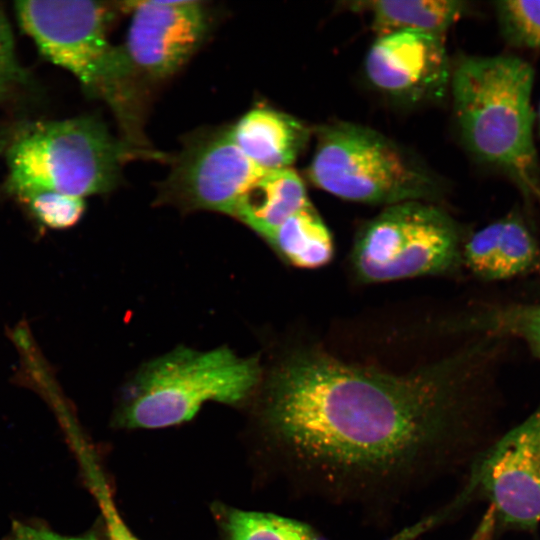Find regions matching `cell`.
Listing matches in <instances>:
<instances>
[{"instance_id": "ffe728a7", "label": "cell", "mask_w": 540, "mask_h": 540, "mask_svg": "<svg viewBox=\"0 0 540 540\" xmlns=\"http://www.w3.org/2000/svg\"><path fill=\"white\" fill-rule=\"evenodd\" d=\"M41 224L68 228L76 224L85 210L83 198L51 190H29L15 195Z\"/></svg>"}, {"instance_id": "277c9868", "label": "cell", "mask_w": 540, "mask_h": 540, "mask_svg": "<svg viewBox=\"0 0 540 540\" xmlns=\"http://www.w3.org/2000/svg\"><path fill=\"white\" fill-rule=\"evenodd\" d=\"M257 357L227 347L179 346L145 362L123 387L115 422L126 429H158L191 420L207 402L239 405L262 381Z\"/></svg>"}, {"instance_id": "44dd1931", "label": "cell", "mask_w": 540, "mask_h": 540, "mask_svg": "<svg viewBox=\"0 0 540 540\" xmlns=\"http://www.w3.org/2000/svg\"><path fill=\"white\" fill-rule=\"evenodd\" d=\"M24 80V72L16 60L9 22L0 8V83L10 85Z\"/></svg>"}, {"instance_id": "9a60e30c", "label": "cell", "mask_w": 540, "mask_h": 540, "mask_svg": "<svg viewBox=\"0 0 540 540\" xmlns=\"http://www.w3.org/2000/svg\"><path fill=\"white\" fill-rule=\"evenodd\" d=\"M264 240L286 262L299 268L322 267L334 254L332 236L310 201Z\"/></svg>"}, {"instance_id": "5b68a950", "label": "cell", "mask_w": 540, "mask_h": 540, "mask_svg": "<svg viewBox=\"0 0 540 540\" xmlns=\"http://www.w3.org/2000/svg\"><path fill=\"white\" fill-rule=\"evenodd\" d=\"M8 192L51 190L84 198L113 190L124 162L143 158L94 116L25 124L6 149Z\"/></svg>"}, {"instance_id": "7c38bea8", "label": "cell", "mask_w": 540, "mask_h": 540, "mask_svg": "<svg viewBox=\"0 0 540 540\" xmlns=\"http://www.w3.org/2000/svg\"><path fill=\"white\" fill-rule=\"evenodd\" d=\"M229 132L244 155L263 170L290 168L309 137L299 120L265 105L250 109Z\"/></svg>"}, {"instance_id": "30bf717a", "label": "cell", "mask_w": 540, "mask_h": 540, "mask_svg": "<svg viewBox=\"0 0 540 540\" xmlns=\"http://www.w3.org/2000/svg\"><path fill=\"white\" fill-rule=\"evenodd\" d=\"M480 486L501 520L532 528L540 521V407L482 458L471 487Z\"/></svg>"}, {"instance_id": "603a6c76", "label": "cell", "mask_w": 540, "mask_h": 540, "mask_svg": "<svg viewBox=\"0 0 540 540\" xmlns=\"http://www.w3.org/2000/svg\"><path fill=\"white\" fill-rule=\"evenodd\" d=\"M11 136L6 133H0V153L7 149Z\"/></svg>"}, {"instance_id": "7a4b0ae2", "label": "cell", "mask_w": 540, "mask_h": 540, "mask_svg": "<svg viewBox=\"0 0 540 540\" xmlns=\"http://www.w3.org/2000/svg\"><path fill=\"white\" fill-rule=\"evenodd\" d=\"M533 84V68L518 56H465L452 69L450 88L468 150L540 206Z\"/></svg>"}, {"instance_id": "4fadbf2b", "label": "cell", "mask_w": 540, "mask_h": 540, "mask_svg": "<svg viewBox=\"0 0 540 540\" xmlns=\"http://www.w3.org/2000/svg\"><path fill=\"white\" fill-rule=\"evenodd\" d=\"M308 202L305 185L294 170H262L241 194L233 217L264 239Z\"/></svg>"}, {"instance_id": "d4e9b609", "label": "cell", "mask_w": 540, "mask_h": 540, "mask_svg": "<svg viewBox=\"0 0 540 540\" xmlns=\"http://www.w3.org/2000/svg\"><path fill=\"white\" fill-rule=\"evenodd\" d=\"M538 124H539V130H540V105L538 110Z\"/></svg>"}, {"instance_id": "8fae6325", "label": "cell", "mask_w": 540, "mask_h": 540, "mask_svg": "<svg viewBox=\"0 0 540 540\" xmlns=\"http://www.w3.org/2000/svg\"><path fill=\"white\" fill-rule=\"evenodd\" d=\"M365 73L384 94L421 103L445 95L452 69L443 36L400 32L377 37L365 59Z\"/></svg>"}, {"instance_id": "ac0fdd59", "label": "cell", "mask_w": 540, "mask_h": 540, "mask_svg": "<svg viewBox=\"0 0 540 540\" xmlns=\"http://www.w3.org/2000/svg\"><path fill=\"white\" fill-rule=\"evenodd\" d=\"M456 327L517 337L540 358V303L489 308L461 319Z\"/></svg>"}, {"instance_id": "d6986e66", "label": "cell", "mask_w": 540, "mask_h": 540, "mask_svg": "<svg viewBox=\"0 0 540 540\" xmlns=\"http://www.w3.org/2000/svg\"><path fill=\"white\" fill-rule=\"evenodd\" d=\"M504 38L513 46L540 49V0H508L495 3Z\"/></svg>"}, {"instance_id": "7402d4cb", "label": "cell", "mask_w": 540, "mask_h": 540, "mask_svg": "<svg viewBox=\"0 0 540 540\" xmlns=\"http://www.w3.org/2000/svg\"><path fill=\"white\" fill-rule=\"evenodd\" d=\"M8 540H99L95 535L67 537L42 527L15 523Z\"/></svg>"}, {"instance_id": "6da1fadb", "label": "cell", "mask_w": 540, "mask_h": 540, "mask_svg": "<svg viewBox=\"0 0 540 540\" xmlns=\"http://www.w3.org/2000/svg\"><path fill=\"white\" fill-rule=\"evenodd\" d=\"M482 346L404 374L295 351L257 391L264 436L324 490L369 495L398 488L448 464L457 450Z\"/></svg>"}, {"instance_id": "ba28073f", "label": "cell", "mask_w": 540, "mask_h": 540, "mask_svg": "<svg viewBox=\"0 0 540 540\" xmlns=\"http://www.w3.org/2000/svg\"><path fill=\"white\" fill-rule=\"evenodd\" d=\"M262 170L237 147L229 127L199 131L173 160L157 201L184 211L208 210L233 217L241 194Z\"/></svg>"}, {"instance_id": "3957f363", "label": "cell", "mask_w": 540, "mask_h": 540, "mask_svg": "<svg viewBox=\"0 0 540 540\" xmlns=\"http://www.w3.org/2000/svg\"><path fill=\"white\" fill-rule=\"evenodd\" d=\"M116 9L110 3L86 0L15 3L18 22L40 53L72 73L90 95L103 99L123 138L135 143L144 138L141 78L123 47L113 46L107 38Z\"/></svg>"}, {"instance_id": "8992f818", "label": "cell", "mask_w": 540, "mask_h": 540, "mask_svg": "<svg viewBox=\"0 0 540 540\" xmlns=\"http://www.w3.org/2000/svg\"><path fill=\"white\" fill-rule=\"evenodd\" d=\"M308 177L341 199L390 206L432 202L439 182L407 151L361 125L339 122L319 129Z\"/></svg>"}, {"instance_id": "cb8c5ba5", "label": "cell", "mask_w": 540, "mask_h": 540, "mask_svg": "<svg viewBox=\"0 0 540 540\" xmlns=\"http://www.w3.org/2000/svg\"><path fill=\"white\" fill-rule=\"evenodd\" d=\"M8 88H9L8 85H4L0 83V101H2L6 97Z\"/></svg>"}, {"instance_id": "2e32d148", "label": "cell", "mask_w": 540, "mask_h": 540, "mask_svg": "<svg viewBox=\"0 0 540 540\" xmlns=\"http://www.w3.org/2000/svg\"><path fill=\"white\" fill-rule=\"evenodd\" d=\"M492 258L486 280H502L540 267V247L526 222L511 213L489 224Z\"/></svg>"}, {"instance_id": "5bb4252c", "label": "cell", "mask_w": 540, "mask_h": 540, "mask_svg": "<svg viewBox=\"0 0 540 540\" xmlns=\"http://www.w3.org/2000/svg\"><path fill=\"white\" fill-rule=\"evenodd\" d=\"M463 1L374 0L349 3L352 11L367 12L378 37L400 32L443 36L466 9Z\"/></svg>"}, {"instance_id": "e0dca14e", "label": "cell", "mask_w": 540, "mask_h": 540, "mask_svg": "<svg viewBox=\"0 0 540 540\" xmlns=\"http://www.w3.org/2000/svg\"><path fill=\"white\" fill-rule=\"evenodd\" d=\"M222 540H323L308 525L273 513L216 506Z\"/></svg>"}, {"instance_id": "52a82bcc", "label": "cell", "mask_w": 540, "mask_h": 540, "mask_svg": "<svg viewBox=\"0 0 540 540\" xmlns=\"http://www.w3.org/2000/svg\"><path fill=\"white\" fill-rule=\"evenodd\" d=\"M459 226L426 201L385 207L360 230L352 250L358 279L378 283L456 272L463 264Z\"/></svg>"}, {"instance_id": "9c48e42d", "label": "cell", "mask_w": 540, "mask_h": 540, "mask_svg": "<svg viewBox=\"0 0 540 540\" xmlns=\"http://www.w3.org/2000/svg\"><path fill=\"white\" fill-rule=\"evenodd\" d=\"M132 13L123 49L138 76L159 81L175 74L200 48L211 27L198 0H142L116 3Z\"/></svg>"}]
</instances>
